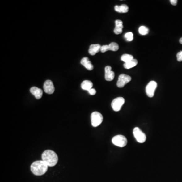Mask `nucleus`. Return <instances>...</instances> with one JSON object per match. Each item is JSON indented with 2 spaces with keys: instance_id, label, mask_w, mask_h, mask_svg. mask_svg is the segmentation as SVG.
Masks as SVG:
<instances>
[{
  "instance_id": "15",
  "label": "nucleus",
  "mask_w": 182,
  "mask_h": 182,
  "mask_svg": "<svg viewBox=\"0 0 182 182\" xmlns=\"http://www.w3.org/2000/svg\"><path fill=\"white\" fill-rule=\"evenodd\" d=\"M115 11L118 13H125L129 11V7L128 6L125 4L121 5V6H116L114 7Z\"/></svg>"
},
{
  "instance_id": "25",
  "label": "nucleus",
  "mask_w": 182,
  "mask_h": 182,
  "mask_svg": "<svg viewBox=\"0 0 182 182\" xmlns=\"http://www.w3.org/2000/svg\"><path fill=\"white\" fill-rule=\"evenodd\" d=\"M179 42H180V44H182V38H181V39H180Z\"/></svg>"
},
{
  "instance_id": "21",
  "label": "nucleus",
  "mask_w": 182,
  "mask_h": 182,
  "mask_svg": "<svg viewBox=\"0 0 182 182\" xmlns=\"http://www.w3.org/2000/svg\"><path fill=\"white\" fill-rule=\"evenodd\" d=\"M125 38L129 42H131L133 40V33L132 32H127L125 35Z\"/></svg>"
},
{
  "instance_id": "23",
  "label": "nucleus",
  "mask_w": 182,
  "mask_h": 182,
  "mask_svg": "<svg viewBox=\"0 0 182 182\" xmlns=\"http://www.w3.org/2000/svg\"><path fill=\"white\" fill-rule=\"evenodd\" d=\"M88 92H89V94H90L91 95H95L96 94V90L94 89H93V88L91 89V90H90L88 91Z\"/></svg>"
},
{
  "instance_id": "20",
  "label": "nucleus",
  "mask_w": 182,
  "mask_h": 182,
  "mask_svg": "<svg viewBox=\"0 0 182 182\" xmlns=\"http://www.w3.org/2000/svg\"><path fill=\"white\" fill-rule=\"evenodd\" d=\"M139 32L141 35H146L149 33V29L145 26H141L139 28Z\"/></svg>"
},
{
  "instance_id": "13",
  "label": "nucleus",
  "mask_w": 182,
  "mask_h": 182,
  "mask_svg": "<svg viewBox=\"0 0 182 182\" xmlns=\"http://www.w3.org/2000/svg\"><path fill=\"white\" fill-rule=\"evenodd\" d=\"M101 46L100 44H93L90 46L89 50V53L91 55H95L96 53L99 52L101 50Z\"/></svg>"
},
{
  "instance_id": "18",
  "label": "nucleus",
  "mask_w": 182,
  "mask_h": 182,
  "mask_svg": "<svg viewBox=\"0 0 182 182\" xmlns=\"http://www.w3.org/2000/svg\"><path fill=\"white\" fill-rule=\"evenodd\" d=\"M133 57L132 55L129 54H125L122 55L121 57V60L122 61H124L125 63H128L129 61H132L133 60Z\"/></svg>"
},
{
  "instance_id": "7",
  "label": "nucleus",
  "mask_w": 182,
  "mask_h": 182,
  "mask_svg": "<svg viewBox=\"0 0 182 182\" xmlns=\"http://www.w3.org/2000/svg\"><path fill=\"white\" fill-rule=\"evenodd\" d=\"M157 83L152 81L148 83L146 87V94L149 97H153L154 95L155 91L157 88Z\"/></svg>"
},
{
  "instance_id": "17",
  "label": "nucleus",
  "mask_w": 182,
  "mask_h": 182,
  "mask_svg": "<svg viewBox=\"0 0 182 182\" xmlns=\"http://www.w3.org/2000/svg\"><path fill=\"white\" fill-rule=\"evenodd\" d=\"M138 64V61L135 59H133V60L132 61H129V62L125 63L124 64V66L125 69H130V68H133L135 66H136Z\"/></svg>"
},
{
  "instance_id": "8",
  "label": "nucleus",
  "mask_w": 182,
  "mask_h": 182,
  "mask_svg": "<svg viewBox=\"0 0 182 182\" xmlns=\"http://www.w3.org/2000/svg\"><path fill=\"white\" fill-rule=\"evenodd\" d=\"M131 77L125 74H121L118 77V81L117 82V86L118 88H123L127 83L131 81Z\"/></svg>"
},
{
  "instance_id": "6",
  "label": "nucleus",
  "mask_w": 182,
  "mask_h": 182,
  "mask_svg": "<svg viewBox=\"0 0 182 182\" xmlns=\"http://www.w3.org/2000/svg\"><path fill=\"white\" fill-rule=\"evenodd\" d=\"M125 102V100L124 98L117 97L114 99L111 103V106L113 110L116 112L120 111Z\"/></svg>"
},
{
  "instance_id": "4",
  "label": "nucleus",
  "mask_w": 182,
  "mask_h": 182,
  "mask_svg": "<svg viewBox=\"0 0 182 182\" xmlns=\"http://www.w3.org/2000/svg\"><path fill=\"white\" fill-rule=\"evenodd\" d=\"M92 125L94 127H97L101 124L103 121V116L97 111L92 113L91 116Z\"/></svg>"
},
{
  "instance_id": "16",
  "label": "nucleus",
  "mask_w": 182,
  "mask_h": 182,
  "mask_svg": "<svg viewBox=\"0 0 182 182\" xmlns=\"http://www.w3.org/2000/svg\"><path fill=\"white\" fill-rule=\"evenodd\" d=\"M93 83L92 82L89 80H85L83 81L82 83L81 84V87L82 89H83L84 90L89 91L91 89H92L93 87Z\"/></svg>"
},
{
  "instance_id": "9",
  "label": "nucleus",
  "mask_w": 182,
  "mask_h": 182,
  "mask_svg": "<svg viewBox=\"0 0 182 182\" xmlns=\"http://www.w3.org/2000/svg\"><path fill=\"white\" fill-rule=\"evenodd\" d=\"M44 90L48 94H52L54 92L55 87L52 81L48 79L45 81L44 84Z\"/></svg>"
},
{
  "instance_id": "11",
  "label": "nucleus",
  "mask_w": 182,
  "mask_h": 182,
  "mask_svg": "<svg viewBox=\"0 0 182 182\" xmlns=\"http://www.w3.org/2000/svg\"><path fill=\"white\" fill-rule=\"evenodd\" d=\"M31 93L35 96L36 99H40L43 96V91L36 87H33L30 89Z\"/></svg>"
},
{
  "instance_id": "19",
  "label": "nucleus",
  "mask_w": 182,
  "mask_h": 182,
  "mask_svg": "<svg viewBox=\"0 0 182 182\" xmlns=\"http://www.w3.org/2000/svg\"><path fill=\"white\" fill-rule=\"evenodd\" d=\"M119 49V46L117 44L114 42L111 43L109 45H107V50H111L112 51H117Z\"/></svg>"
},
{
  "instance_id": "14",
  "label": "nucleus",
  "mask_w": 182,
  "mask_h": 182,
  "mask_svg": "<svg viewBox=\"0 0 182 182\" xmlns=\"http://www.w3.org/2000/svg\"><path fill=\"white\" fill-rule=\"evenodd\" d=\"M116 27L114 28V32L116 35H119L122 33L123 24L121 20H116Z\"/></svg>"
},
{
  "instance_id": "12",
  "label": "nucleus",
  "mask_w": 182,
  "mask_h": 182,
  "mask_svg": "<svg viewBox=\"0 0 182 182\" xmlns=\"http://www.w3.org/2000/svg\"><path fill=\"white\" fill-rule=\"evenodd\" d=\"M81 63L83 66H85V68L89 70H93L94 66H93L92 62L89 60V58L87 57L83 58L81 60Z\"/></svg>"
},
{
  "instance_id": "5",
  "label": "nucleus",
  "mask_w": 182,
  "mask_h": 182,
  "mask_svg": "<svg viewBox=\"0 0 182 182\" xmlns=\"http://www.w3.org/2000/svg\"><path fill=\"white\" fill-rule=\"evenodd\" d=\"M133 136L137 142L140 143H143L146 140V136L139 128H135L133 130Z\"/></svg>"
},
{
  "instance_id": "10",
  "label": "nucleus",
  "mask_w": 182,
  "mask_h": 182,
  "mask_svg": "<svg viewBox=\"0 0 182 182\" xmlns=\"http://www.w3.org/2000/svg\"><path fill=\"white\" fill-rule=\"evenodd\" d=\"M111 67L106 66L105 68V78L107 81H112L114 78V72L111 70Z\"/></svg>"
},
{
  "instance_id": "2",
  "label": "nucleus",
  "mask_w": 182,
  "mask_h": 182,
  "mask_svg": "<svg viewBox=\"0 0 182 182\" xmlns=\"http://www.w3.org/2000/svg\"><path fill=\"white\" fill-rule=\"evenodd\" d=\"M48 166L43 160L35 161L31 165V171L35 175L42 176L48 171Z\"/></svg>"
},
{
  "instance_id": "22",
  "label": "nucleus",
  "mask_w": 182,
  "mask_h": 182,
  "mask_svg": "<svg viewBox=\"0 0 182 182\" xmlns=\"http://www.w3.org/2000/svg\"><path fill=\"white\" fill-rule=\"evenodd\" d=\"M177 60L179 62H182V51L179 52L177 53Z\"/></svg>"
},
{
  "instance_id": "3",
  "label": "nucleus",
  "mask_w": 182,
  "mask_h": 182,
  "mask_svg": "<svg viewBox=\"0 0 182 182\" xmlns=\"http://www.w3.org/2000/svg\"><path fill=\"white\" fill-rule=\"evenodd\" d=\"M112 143L119 147H124L127 145L128 141L125 136L122 135H117L112 139Z\"/></svg>"
},
{
  "instance_id": "24",
  "label": "nucleus",
  "mask_w": 182,
  "mask_h": 182,
  "mask_svg": "<svg viewBox=\"0 0 182 182\" xmlns=\"http://www.w3.org/2000/svg\"><path fill=\"white\" fill-rule=\"evenodd\" d=\"M170 2H171V3L172 5L176 6L177 5L178 1L177 0H171Z\"/></svg>"
},
{
  "instance_id": "1",
  "label": "nucleus",
  "mask_w": 182,
  "mask_h": 182,
  "mask_svg": "<svg viewBox=\"0 0 182 182\" xmlns=\"http://www.w3.org/2000/svg\"><path fill=\"white\" fill-rule=\"evenodd\" d=\"M42 160L44 161L48 167L56 166L58 161V157L57 154L52 150L44 151L42 155Z\"/></svg>"
}]
</instances>
